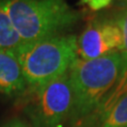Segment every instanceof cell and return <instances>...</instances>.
Returning <instances> with one entry per match:
<instances>
[{"mask_svg":"<svg viewBox=\"0 0 127 127\" xmlns=\"http://www.w3.org/2000/svg\"><path fill=\"white\" fill-rule=\"evenodd\" d=\"M122 67V52L73 61L69 69L73 93L72 123H87L115 86Z\"/></svg>","mask_w":127,"mask_h":127,"instance_id":"6da1fadb","label":"cell"},{"mask_svg":"<svg viewBox=\"0 0 127 127\" xmlns=\"http://www.w3.org/2000/svg\"><path fill=\"white\" fill-rule=\"evenodd\" d=\"M21 41L31 43L62 35L82 19L65 0H2Z\"/></svg>","mask_w":127,"mask_h":127,"instance_id":"7a4b0ae2","label":"cell"},{"mask_svg":"<svg viewBox=\"0 0 127 127\" xmlns=\"http://www.w3.org/2000/svg\"><path fill=\"white\" fill-rule=\"evenodd\" d=\"M14 54L27 82V91H31L68 72L78 58L77 38L62 34L25 43Z\"/></svg>","mask_w":127,"mask_h":127,"instance_id":"3957f363","label":"cell"},{"mask_svg":"<svg viewBox=\"0 0 127 127\" xmlns=\"http://www.w3.org/2000/svg\"><path fill=\"white\" fill-rule=\"evenodd\" d=\"M26 93L31 98L30 113L36 127H63L71 119L73 93L69 71Z\"/></svg>","mask_w":127,"mask_h":127,"instance_id":"277c9868","label":"cell"},{"mask_svg":"<svg viewBox=\"0 0 127 127\" xmlns=\"http://www.w3.org/2000/svg\"><path fill=\"white\" fill-rule=\"evenodd\" d=\"M123 49V32L114 19H94L77 38V55L93 59Z\"/></svg>","mask_w":127,"mask_h":127,"instance_id":"5b68a950","label":"cell"},{"mask_svg":"<svg viewBox=\"0 0 127 127\" xmlns=\"http://www.w3.org/2000/svg\"><path fill=\"white\" fill-rule=\"evenodd\" d=\"M113 19L117 22L123 32V49L122 51L123 67L120 76L113 89L110 91L107 96L98 106V108L96 109L95 112L90 118L91 123H94V121L97 123H100L105 117V115L109 112V110L113 107L114 104L127 93V8H123L118 10L117 12H115Z\"/></svg>","mask_w":127,"mask_h":127,"instance_id":"8992f818","label":"cell"},{"mask_svg":"<svg viewBox=\"0 0 127 127\" xmlns=\"http://www.w3.org/2000/svg\"><path fill=\"white\" fill-rule=\"evenodd\" d=\"M27 91V85L14 52L0 49V93L19 96Z\"/></svg>","mask_w":127,"mask_h":127,"instance_id":"52a82bcc","label":"cell"},{"mask_svg":"<svg viewBox=\"0 0 127 127\" xmlns=\"http://www.w3.org/2000/svg\"><path fill=\"white\" fill-rule=\"evenodd\" d=\"M23 44L0 0V49L14 51Z\"/></svg>","mask_w":127,"mask_h":127,"instance_id":"ba28073f","label":"cell"},{"mask_svg":"<svg viewBox=\"0 0 127 127\" xmlns=\"http://www.w3.org/2000/svg\"><path fill=\"white\" fill-rule=\"evenodd\" d=\"M99 127H127V93L114 104Z\"/></svg>","mask_w":127,"mask_h":127,"instance_id":"9c48e42d","label":"cell"},{"mask_svg":"<svg viewBox=\"0 0 127 127\" xmlns=\"http://www.w3.org/2000/svg\"><path fill=\"white\" fill-rule=\"evenodd\" d=\"M112 0H80V4L87 5L92 10H100L111 4Z\"/></svg>","mask_w":127,"mask_h":127,"instance_id":"30bf717a","label":"cell"},{"mask_svg":"<svg viewBox=\"0 0 127 127\" xmlns=\"http://www.w3.org/2000/svg\"><path fill=\"white\" fill-rule=\"evenodd\" d=\"M9 127H27V126L21 123H12L11 125H9Z\"/></svg>","mask_w":127,"mask_h":127,"instance_id":"8fae6325","label":"cell"},{"mask_svg":"<svg viewBox=\"0 0 127 127\" xmlns=\"http://www.w3.org/2000/svg\"><path fill=\"white\" fill-rule=\"evenodd\" d=\"M122 8H127V0H122V5H121Z\"/></svg>","mask_w":127,"mask_h":127,"instance_id":"7c38bea8","label":"cell"}]
</instances>
